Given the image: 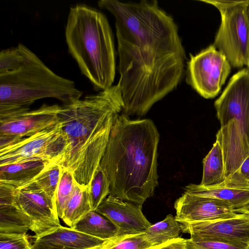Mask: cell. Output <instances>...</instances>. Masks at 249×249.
<instances>
[{
    "mask_svg": "<svg viewBox=\"0 0 249 249\" xmlns=\"http://www.w3.org/2000/svg\"><path fill=\"white\" fill-rule=\"evenodd\" d=\"M151 247L142 232L115 236L106 240L100 249H148Z\"/></svg>",
    "mask_w": 249,
    "mask_h": 249,
    "instance_id": "obj_25",
    "label": "cell"
},
{
    "mask_svg": "<svg viewBox=\"0 0 249 249\" xmlns=\"http://www.w3.org/2000/svg\"><path fill=\"white\" fill-rule=\"evenodd\" d=\"M123 108L118 84L61 106L59 115L67 146L59 164L79 184L91 182L105 152L113 117Z\"/></svg>",
    "mask_w": 249,
    "mask_h": 249,
    "instance_id": "obj_3",
    "label": "cell"
},
{
    "mask_svg": "<svg viewBox=\"0 0 249 249\" xmlns=\"http://www.w3.org/2000/svg\"><path fill=\"white\" fill-rule=\"evenodd\" d=\"M236 171L249 182V156L243 161Z\"/></svg>",
    "mask_w": 249,
    "mask_h": 249,
    "instance_id": "obj_30",
    "label": "cell"
},
{
    "mask_svg": "<svg viewBox=\"0 0 249 249\" xmlns=\"http://www.w3.org/2000/svg\"><path fill=\"white\" fill-rule=\"evenodd\" d=\"M46 162L41 160L0 166V182L20 188L32 181L45 168Z\"/></svg>",
    "mask_w": 249,
    "mask_h": 249,
    "instance_id": "obj_17",
    "label": "cell"
},
{
    "mask_svg": "<svg viewBox=\"0 0 249 249\" xmlns=\"http://www.w3.org/2000/svg\"><path fill=\"white\" fill-rule=\"evenodd\" d=\"M86 234L103 239L115 236L117 230L107 218L95 211H90L75 225L73 228Z\"/></svg>",
    "mask_w": 249,
    "mask_h": 249,
    "instance_id": "obj_20",
    "label": "cell"
},
{
    "mask_svg": "<svg viewBox=\"0 0 249 249\" xmlns=\"http://www.w3.org/2000/svg\"><path fill=\"white\" fill-rule=\"evenodd\" d=\"M66 146L60 122L53 127L0 146V166L34 160L59 163Z\"/></svg>",
    "mask_w": 249,
    "mask_h": 249,
    "instance_id": "obj_8",
    "label": "cell"
},
{
    "mask_svg": "<svg viewBox=\"0 0 249 249\" xmlns=\"http://www.w3.org/2000/svg\"><path fill=\"white\" fill-rule=\"evenodd\" d=\"M62 169V167L57 162H49L30 182L43 191L54 203Z\"/></svg>",
    "mask_w": 249,
    "mask_h": 249,
    "instance_id": "obj_23",
    "label": "cell"
},
{
    "mask_svg": "<svg viewBox=\"0 0 249 249\" xmlns=\"http://www.w3.org/2000/svg\"><path fill=\"white\" fill-rule=\"evenodd\" d=\"M215 6L221 22L213 45L235 68L247 66L249 51V21L247 0H202Z\"/></svg>",
    "mask_w": 249,
    "mask_h": 249,
    "instance_id": "obj_7",
    "label": "cell"
},
{
    "mask_svg": "<svg viewBox=\"0 0 249 249\" xmlns=\"http://www.w3.org/2000/svg\"><path fill=\"white\" fill-rule=\"evenodd\" d=\"M26 233H0V249H31Z\"/></svg>",
    "mask_w": 249,
    "mask_h": 249,
    "instance_id": "obj_28",
    "label": "cell"
},
{
    "mask_svg": "<svg viewBox=\"0 0 249 249\" xmlns=\"http://www.w3.org/2000/svg\"><path fill=\"white\" fill-rule=\"evenodd\" d=\"M235 212L236 213L249 214V203L242 208L235 210Z\"/></svg>",
    "mask_w": 249,
    "mask_h": 249,
    "instance_id": "obj_31",
    "label": "cell"
},
{
    "mask_svg": "<svg viewBox=\"0 0 249 249\" xmlns=\"http://www.w3.org/2000/svg\"><path fill=\"white\" fill-rule=\"evenodd\" d=\"M214 107L221 126L216 141L223 150L227 178L249 156V68L232 76Z\"/></svg>",
    "mask_w": 249,
    "mask_h": 249,
    "instance_id": "obj_6",
    "label": "cell"
},
{
    "mask_svg": "<svg viewBox=\"0 0 249 249\" xmlns=\"http://www.w3.org/2000/svg\"><path fill=\"white\" fill-rule=\"evenodd\" d=\"M246 13H247L248 19L249 21V2L247 4V8H246Z\"/></svg>",
    "mask_w": 249,
    "mask_h": 249,
    "instance_id": "obj_32",
    "label": "cell"
},
{
    "mask_svg": "<svg viewBox=\"0 0 249 249\" xmlns=\"http://www.w3.org/2000/svg\"><path fill=\"white\" fill-rule=\"evenodd\" d=\"M226 178L225 165L222 148L215 141L203 160V175L200 185L212 186L222 183Z\"/></svg>",
    "mask_w": 249,
    "mask_h": 249,
    "instance_id": "obj_19",
    "label": "cell"
},
{
    "mask_svg": "<svg viewBox=\"0 0 249 249\" xmlns=\"http://www.w3.org/2000/svg\"><path fill=\"white\" fill-rule=\"evenodd\" d=\"M231 66L226 56L211 45L195 55H190L187 82L203 98H213L225 84Z\"/></svg>",
    "mask_w": 249,
    "mask_h": 249,
    "instance_id": "obj_9",
    "label": "cell"
},
{
    "mask_svg": "<svg viewBox=\"0 0 249 249\" xmlns=\"http://www.w3.org/2000/svg\"><path fill=\"white\" fill-rule=\"evenodd\" d=\"M116 227V236L145 231L152 224L142 212V206L109 195L96 210Z\"/></svg>",
    "mask_w": 249,
    "mask_h": 249,
    "instance_id": "obj_14",
    "label": "cell"
},
{
    "mask_svg": "<svg viewBox=\"0 0 249 249\" xmlns=\"http://www.w3.org/2000/svg\"><path fill=\"white\" fill-rule=\"evenodd\" d=\"M181 223L182 232L191 237L249 246V214L238 213L219 220Z\"/></svg>",
    "mask_w": 249,
    "mask_h": 249,
    "instance_id": "obj_12",
    "label": "cell"
},
{
    "mask_svg": "<svg viewBox=\"0 0 249 249\" xmlns=\"http://www.w3.org/2000/svg\"><path fill=\"white\" fill-rule=\"evenodd\" d=\"M148 249H188L186 239L178 237Z\"/></svg>",
    "mask_w": 249,
    "mask_h": 249,
    "instance_id": "obj_29",
    "label": "cell"
},
{
    "mask_svg": "<svg viewBox=\"0 0 249 249\" xmlns=\"http://www.w3.org/2000/svg\"><path fill=\"white\" fill-rule=\"evenodd\" d=\"M247 67H248V68H249V51L248 62V65H247Z\"/></svg>",
    "mask_w": 249,
    "mask_h": 249,
    "instance_id": "obj_33",
    "label": "cell"
},
{
    "mask_svg": "<svg viewBox=\"0 0 249 249\" xmlns=\"http://www.w3.org/2000/svg\"><path fill=\"white\" fill-rule=\"evenodd\" d=\"M61 106L43 104L0 116V146L56 126L60 122Z\"/></svg>",
    "mask_w": 249,
    "mask_h": 249,
    "instance_id": "obj_10",
    "label": "cell"
},
{
    "mask_svg": "<svg viewBox=\"0 0 249 249\" xmlns=\"http://www.w3.org/2000/svg\"><path fill=\"white\" fill-rule=\"evenodd\" d=\"M16 198L22 210L33 222L31 231L36 238L61 226L55 203L42 190L30 182L16 188Z\"/></svg>",
    "mask_w": 249,
    "mask_h": 249,
    "instance_id": "obj_11",
    "label": "cell"
},
{
    "mask_svg": "<svg viewBox=\"0 0 249 249\" xmlns=\"http://www.w3.org/2000/svg\"><path fill=\"white\" fill-rule=\"evenodd\" d=\"M97 3L115 19L123 112L144 116L182 78L186 54L178 26L157 0Z\"/></svg>",
    "mask_w": 249,
    "mask_h": 249,
    "instance_id": "obj_1",
    "label": "cell"
},
{
    "mask_svg": "<svg viewBox=\"0 0 249 249\" xmlns=\"http://www.w3.org/2000/svg\"><path fill=\"white\" fill-rule=\"evenodd\" d=\"M19 44V59L0 72V116L29 108L43 98H55L63 105L81 98L83 92L73 81L55 73L31 50Z\"/></svg>",
    "mask_w": 249,
    "mask_h": 249,
    "instance_id": "obj_5",
    "label": "cell"
},
{
    "mask_svg": "<svg viewBox=\"0 0 249 249\" xmlns=\"http://www.w3.org/2000/svg\"><path fill=\"white\" fill-rule=\"evenodd\" d=\"M110 181L100 165L89 185L91 211H96L110 195Z\"/></svg>",
    "mask_w": 249,
    "mask_h": 249,
    "instance_id": "obj_24",
    "label": "cell"
},
{
    "mask_svg": "<svg viewBox=\"0 0 249 249\" xmlns=\"http://www.w3.org/2000/svg\"><path fill=\"white\" fill-rule=\"evenodd\" d=\"M174 208L175 217L181 223L216 221L234 217L238 213L226 201L185 192L176 200Z\"/></svg>",
    "mask_w": 249,
    "mask_h": 249,
    "instance_id": "obj_13",
    "label": "cell"
},
{
    "mask_svg": "<svg viewBox=\"0 0 249 249\" xmlns=\"http://www.w3.org/2000/svg\"><path fill=\"white\" fill-rule=\"evenodd\" d=\"M181 232L182 223L171 214L163 220L151 225L144 231L146 239L152 247L179 237Z\"/></svg>",
    "mask_w": 249,
    "mask_h": 249,
    "instance_id": "obj_22",
    "label": "cell"
},
{
    "mask_svg": "<svg viewBox=\"0 0 249 249\" xmlns=\"http://www.w3.org/2000/svg\"><path fill=\"white\" fill-rule=\"evenodd\" d=\"M16 187L0 182V233H26L33 222L16 198Z\"/></svg>",
    "mask_w": 249,
    "mask_h": 249,
    "instance_id": "obj_16",
    "label": "cell"
},
{
    "mask_svg": "<svg viewBox=\"0 0 249 249\" xmlns=\"http://www.w3.org/2000/svg\"><path fill=\"white\" fill-rule=\"evenodd\" d=\"M76 183L73 174L62 167L55 201L57 214L60 218L62 217L67 202L73 193Z\"/></svg>",
    "mask_w": 249,
    "mask_h": 249,
    "instance_id": "obj_26",
    "label": "cell"
},
{
    "mask_svg": "<svg viewBox=\"0 0 249 249\" xmlns=\"http://www.w3.org/2000/svg\"><path fill=\"white\" fill-rule=\"evenodd\" d=\"M185 192L202 196L215 198L230 204L235 210L249 203V189H237L218 186H203L190 184L185 187Z\"/></svg>",
    "mask_w": 249,
    "mask_h": 249,
    "instance_id": "obj_18",
    "label": "cell"
},
{
    "mask_svg": "<svg viewBox=\"0 0 249 249\" xmlns=\"http://www.w3.org/2000/svg\"><path fill=\"white\" fill-rule=\"evenodd\" d=\"M65 37L69 52L94 88L102 90L111 87L115 76V51L106 16L86 4L71 7Z\"/></svg>",
    "mask_w": 249,
    "mask_h": 249,
    "instance_id": "obj_4",
    "label": "cell"
},
{
    "mask_svg": "<svg viewBox=\"0 0 249 249\" xmlns=\"http://www.w3.org/2000/svg\"><path fill=\"white\" fill-rule=\"evenodd\" d=\"M159 139L151 120L114 115L100 164L109 180L110 195L141 206L153 196L159 184Z\"/></svg>",
    "mask_w": 249,
    "mask_h": 249,
    "instance_id": "obj_2",
    "label": "cell"
},
{
    "mask_svg": "<svg viewBox=\"0 0 249 249\" xmlns=\"http://www.w3.org/2000/svg\"><path fill=\"white\" fill-rule=\"evenodd\" d=\"M188 249H249V246L194 237L186 239Z\"/></svg>",
    "mask_w": 249,
    "mask_h": 249,
    "instance_id": "obj_27",
    "label": "cell"
},
{
    "mask_svg": "<svg viewBox=\"0 0 249 249\" xmlns=\"http://www.w3.org/2000/svg\"><path fill=\"white\" fill-rule=\"evenodd\" d=\"M105 241L61 226L36 238L31 249H100Z\"/></svg>",
    "mask_w": 249,
    "mask_h": 249,
    "instance_id": "obj_15",
    "label": "cell"
},
{
    "mask_svg": "<svg viewBox=\"0 0 249 249\" xmlns=\"http://www.w3.org/2000/svg\"><path fill=\"white\" fill-rule=\"evenodd\" d=\"M91 211L89 186L77 182L73 193L67 202L61 219L70 228L75 225L88 213Z\"/></svg>",
    "mask_w": 249,
    "mask_h": 249,
    "instance_id": "obj_21",
    "label": "cell"
}]
</instances>
